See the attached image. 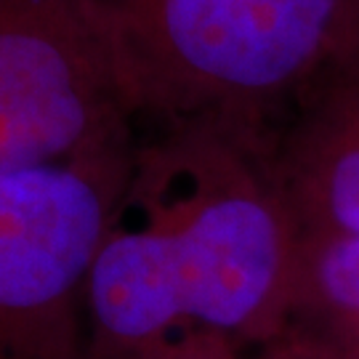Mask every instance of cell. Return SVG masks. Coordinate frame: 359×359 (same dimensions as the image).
I'll list each match as a JSON object with an SVG mask.
<instances>
[{
	"mask_svg": "<svg viewBox=\"0 0 359 359\" xmlns=\"http://www.w3.org/2000/svg\"><path fill=\"white\" fill-rule=\"evenodd\" d=\"M335 67H359V0L354 6V19H351V27H348L346 46H344V51H341L338 62L333 65V69Z\"/></svg>",
	"mask_w": 359,
	"mask_h": 359,
	"instance_id": "cell-9",
	"label": "cell"
},
{
	"mask_svg": "<svg viewBox=\"0 0 359 359\" xmlns=\"http://www.w3.org/2000/svg\"><path fill=\"white\" fill-rule=\"evenodd\" d=\"M139 126L96 0H0V173L123 152Z\"/></svg>",
	"mask_w": 359,
	"mask_h": 359,
	"instance_id": "cell-3",
	"label": "cell"
},
{
	"mask_svg": "<svg viewBox=\"0 0 359 359\" xmlns=\"http://www.w3.org/2000/svg\"><path fill=\"white\" fill-rule=\"evenodd\" d=\"M304 245L274 133L216 117L149 123L88 271V359H133L184 333L266 344L295 320Z\"/></svg>",
	"mask_w": 359,
	"mask_h": 359,
	"instance_id": "cell-1",
	"label": "cell"
},
{
	"mask_svg": "<svg viewBox=\"0 0 359 359\" xmlns=\"http://www.w3.org/2000/svg\"><path fill=\"white\" fill-rule=\"evenodd\" d=\"M295 320L359 341V231L304 245Z\"/></svg>",
	"mask_w": 359,
	"mask_h": 359,
	"instance_id": "cell-6",
	"label": "cell"
},
{
	"mask_svg": "<svg viewBox=\"0 0 359 359\" xmlns=\"http://www.w3.org/2000/svg\"><path fill=\"white\" fill-rule=\"evenodd\" d=\"M142 123L216 117L277 133L327 75L357 0H96Z\"/></svg>",
	"mask_w": 359,
	"mask_h": 359,
	"instance_id": "cell-2",
	"label": "cell"
},
{
	"mask_svg": "<svg viewBox=\"0 0 359 359\" xmlns=\"http://www.w3.org/2000/svg\"><path fill=\"white\" fill-rule=\"evenodd\" d=\"M130 152L0 173V359H88L86 283Z\"/></svg>",
	"mask_w": 359,
	"mask_h": 359,
	"instance_id": "cell-4",
	"label": "cell"
},
{
	"mask_svg": "<svg viewBox=\"0 0 359 359\" xmlns=\"http://www.w3.org/2000/svg\"><path fill=\"white\" fill-rule=\"evenodd\" d=\"M248 351L216 333H184L165 338L133 359H245Z\"/></svg>",
	"mask_w": 359,
	"mask_h": 359,
	"instance_id": "cell-8",
	"label": "cell"
},
{
	"mask_svg": "<svg viewBox=\"0 0 359 359\" xmlns=\"http://www.w3.org/2000/svg\"><path fill=\"white\" fill-rule=\"evenodd\" d=\"M245 359H359V341L306 320H293L280 335L250 348Z\"/></svg>",
	"mask_w": 359,
	"mask_h": 359,
	"instance_id": "cell-7",
	"label": "cell"
},
{
	"mask_svg": "<svg viewBox=\"0 0 359 359\" xmlns=\"http://www.w3.org/2000/svg\"><path fill=\"white\" fill-rule=\"evenodd\" d=\"M274 170L304 243L359 231V67H335L274 133Z\"/></svg>",
	"mask_w": 359,
	"mask_h": 359,
	"instance_id": "cell-5",
	"label": "cell"
}]
</instances>
